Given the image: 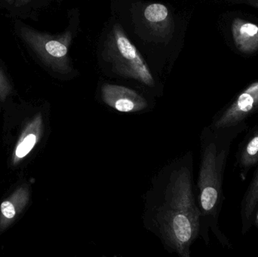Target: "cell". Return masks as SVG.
<instances>
[{
	"label": "cell",
	"instance_id": "5",
	"mask_svg": "<svg viewBox=\"0 0 258 257\" xmlns=\"http://www.w3.org/2000/svg\"><path fill=\"white\" fill-rule=\"evenodd\" d=\"M101 96L106 105L119 113H141L149 107L147 99L136 91L118 84H103Z\"/></svg>",
	"mask_w": 258,
	"mask_h": 257
},
{
	"label": "cell",
	"instance_id": "8",
	"mask_svg": "<svg viewBox=\"0 0 258 257\" xmlns=\"http://www.w3.org/2000/svg\"><path fill=\"white\" fill-rule=\"evenodd\" d=\"M30 191L26 184L14 191L0 205V234L6 231L28 205Z\"/></svg>",
	"mask_w": 258,
	"mask_h": 257
},
{
	"label": "cell",
	"instance_id": "14",
	"mask_svg": "<svg viewBox=\"0 0 258 257\" xmlns=\"http://www.w3.org/2000/svg\"><path fill=\"white\" fill-rule=\"evenodd\" d=\"M253 225H254V226L258 229V205L255 212H254V217H253L252 226Z\"/></svg>",
	"mask_w": 258,
	"mask_h": 257
},
{
	"label": "cell",
	"instance_id": "1",
	"mask_svg": "<svg viewBox=\"0 0 258 257\" xmlns=\"http://www.w3.org/2000/svg\"><path fill=\"white\" fill-rule=\"evenodd\" d=\"M142 219L145 229L160 240L167 251L190 257L191 247L201 230L192 152L173 160L152 178Z\"/></svg>",
	"mask_w": 258,
	"mask_h": 257
},
{
	"label": "cell",
	"instance_id": "15",
	"mask_svg": "<svg viewBox=\"0 0 258 257\" xmlns=\"http://www.w3.org/2000/svg\"><path fill=\"white\" fill-rule=\"evenodd\" d=\"M7 1H9V2H12V0H7Z\"/></svg>",
	"mask_w": 258,
	"mask_h": 257
},
{
	"label": "cell",
	"instance_id": "3",
	"mask_svg": "<svg viewBox=\"0 0 258 257\" xmlns=\"http://www.w3.org/2000/svg\"><path fill=\"white\" fill-rule=\"evenodd\" d=\"M103 57L113 70L124 78H132L153 87V75L136 47L129 40L119 24H115L104 45Z\"/></svg>",
	"mask_w": 258,
	"mask_h": 257
},
{
	"label": "cell",
	"instance_id": "11",
	"mask_svg": "<svg viewBox=\"0 0 258 257\" xmlns=\"http://www.w3.org/2000/svg\"><path fill=\"white\" fill-rule=\"evenodd\" d=\"M258 205V164L252 179L241 202V224L242 233L245 235L252 227L253 217Z\"/></svg>",
	"mask_w": 258,
	"mask_h": 257
},
{
	"label": "cell",
	"instance_id": "9",
	"mask_svg": "<svg viewBox=\"0 0 258 257\" xmlns=\"http://www.w3.org/2000/svg\"><path fill=\"white\" fill-rule=\"evenodd\" d=\"M258 164V124L248 131L238 146L236 154V167L239 177L245 181L248 173Z\"/></svg>",
	"mask_w": 258,
	"mask_h": 257
},
{
	"label": "cell",
	"instance_id": "13",
	"mask_svg": "<svg viewBox=\"0 0 258 257\" xmlns=\"http://www.w3.org/2000/svg\"><path fill=\"white\" fill-rule=\"evenodd\" d=\"M12 88L7 77L0 69V101H5L12 93Z\"/></svg>",
	"mask_w": 258,
	"mask_h": 257
},
{
	"label": "cell",
	"instance_id": "12",
	"mask_svg": "<svg viewBox=\"0 0 258 257\" xmlns=\"http://www.w3.org/2000/svg\"><path fill=\"white\" fill-rule=\"evenodd\" d=\"M144 18L148 25L155 31H165L171 25L168 9L159 3L149 5L144 10Z\"/></svg>",
	"mask_w": 258,
	"mask_h": 257
},
{
	"label": "cell",
	"instance_id": "10",
	"mask_svg": "<svg viewBox=\"0 0 258 257\" xmlns=\"http://www.w3.org/2000/svg\"><path fill=\"white\" fill-rule=\"evenodd\" d=\"M233 39L239 51L252 53L258 49V26L243 20H234L232 26Z\"/></svg>",
	"mask_w": 258,
	"mask_h": 257
},
{
	"label": "cell",
	"instance_id": "6",
	"mask_svg": "<svg viewBox=\"0 0 258 257\" xmlns=\"http://www.w3.org/2000/svg\"><path fill=\"white\" fill-rule=\"evenodd\" d=\"M43 131V117L41 113H38L26 125L20 135L12 153V165H18L28 156L42 138Z\"/></svg>",
	"mask_w": 258,
	"mask_h": 257
},
{
	"label": "cell",
	"instance_id": "4",
	"mask_svg": "<svg viewBox=\"0 0 258 257\" xmlns=\"http://www.w3.org/2000/svg\"><path fill=\"white\" fill-rule=\"evenodd\" d=\"M258 113V81L242 91L227 107L218 112L209 125L220 130L248 125L246 121Z\"/></svg>",
	"mask_w": 258,
	"mask_h": 257
},
{
	"label": "cell",
	"instance_id": "2",
	"mask_svg": "<svg viewBox=\"0 0 258 257\" xmlns=\"http://www.w3.org/2000/svg\"><path fill=\"white\" fill-rule=\"evenodd\" d=\"M248 125L214 130L203 128L200 137V164L197 196L201 212L200 236L209 245L212 232L221 245L232 248L230 240L219 228V217L224 202V176L233 140Z\"/></svg>",
	"mask_w": 258,
	"mask_h": 257
},
{
	"label": "cell",
	"instance_id": "7",
	"mask_svg": "<svg viewBox=\"0 0 258 257\" xmlns=\"http://www.w3.org/2000/svg\"><path fill=\"white\" fill-rule=\"evenodd\" d=\"M71 37V33L68 32L60 38L47 37L40 40L47 60H49L55 69L61 72H69L71 70V60L68 55Z\"/></svg>",
	"mask_w": 258,
	"mask_h": 257
}]
</instances>
